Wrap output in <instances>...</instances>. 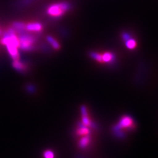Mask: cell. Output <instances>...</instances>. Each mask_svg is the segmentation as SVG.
<instances>
[{
    "instance_id": "cell-1",
    "label": "cell",
    "mask_w": 158,
    "mask_h": 158,
    "mask_svg": "<svg viewBox=\"0 0 158 158\" xmlns=\"http://www.w3.org/2000/svg\"><path fill=\"white\" fill-rule=\"evenodd\" d=\"M19 48L23 51H32L34 48V44L36 42V38L27 32L19 35Z\"/></svg>"
},
{
    "instance_id": "cell-2",
    "label": "cell",
    "mask_w": 158,
    "mask_h": 158,
    "mask_svg": "<svg viewBox=\"0 0 158 158\" xmlns=\"http://www.w3.org/2000/svg\"><path fill=\"white\" fill-rule=\"evenodd\" d=\"M71 8V5L67 2H60L53 4L47 9V13L53 17L63 16Z\"/></svg>"
},
{
    "instance_id": "cell-3",
    "label": "cell",
    "mask_w": 158,
    "mask_h": 158,
    "mask_svg": "<svg viewBox=\"0 0 158 158\" xmlns=\"http://www.w3.org/2000/svg\"><path fill=\"white\" fill-rule=\"evenodd\" d=\"M6 46L7 48L8 53H9L13 60H18V59H19L20 55L17 48L12 45H7Z\"/></svg>"
},
{
    "instance_id": "cell-4",
    "label": "cell",
    "mask_w": 158,
    "mask_h": 158,
    "mask_svg": "<svg viewBox=\"0 0 158 158\" xmlns=\"http://www.w3.org/2000/svg\"><path fill=\"white\" fill-rule=\"evenodd\" d=\"M42 25L40 23H31L26 24L27 31L38 32L42 31Z\"/></svg>"
},
{
    "instance_id": "cell-5",
    "label": "cell",
    "mask_w": 158,
    "mask_h": 158,
    "mask_svg": "<svg viewBox=\"0 0 158 158\" xmlns=\"http://www.w3.org/2000/svg\"><path fill=\"white\" fill-rule=\"evenodd\" d=\"M12 65L17 71L19 72H24V71L27 70V68L25 64L22 63L19 59H18V60H13Z\"/></svg>"
},
{
    "instance_id": "cell-6",
    "label": "cell",
    "mask_w": 158,
    "mask_h": 158,
    "mask_svg": "<svg viewBox=\"0 0 158 158\" xmlns=\"http://www.w3.org/2000/svg\"><path fill=\"white\" fill-rule=\"evenodd\" d=\"M115 58V55L110 52H106L102 55V61L103 62L110 63L114 60Z\"/></svg>"
},
{
    "instance_id": "cell-7",
    "label": "cell",
    "mask_w": 158,
    "mask_h": 158,
    "mask_svg": "<svg viewBox=\"0 0 158 158\" xmlns=\"http://www.w3.org/2000/svg\"><path fill=\"white\" fill-rule=\"evenodd\" d=\"M47 40L49 43V44L53 47V49H56V50H58V49H60V45H59V42L56 40V39H54L53 37L48 36H47Z\"/></svg>"
},
{
    "instance_id": "cell-8",
    "label": "cell",
    "mask_w": 158,
    "mask_h": 158,
    "mask_svg": "<svg viewBox=\"0 0 158 158\" xmlns=\"http://www.w3.org/2000/svg\"><path fill=\"white\" fill-rule=\"evenodd\" d=\"M125 44L126 46L128 49H135L136 47V42L135 40L132 39V38H129L127 40V41H125Z\"/></svg>"
},
{
    "instance_id": "cell-9",
    "label": "cell",
    "mask_w": 158,
    "mask_h": 158,
    "mask_svg": "<svg viewBox=\"0 0 158 158\" xmlns=\"http://www.w3.org/2000/svg\"><path fill=\"white\" fill-rule=\"evenodd\" d=\"M90 57L96 60V61L103 63L102 61V55L100 53H99L98 52H92L90 53Z\"/></svg>"
},
{
    "instance_id": "cell-10",
    "label": "cell",
    "mask_w": 158,
    "mask_h": 158,
    "mask_svg": "<svg viewBox=\"0 0 158 158\" xmlns=\"http://www.w3.org/2000/svg\"><path fill=\"white\" fill-rule=\"evenodd\" d=\"M122 38L123 39V40H124L125 42L127 41V40H128L129 38H131V36L128 34V33H123V35H122Z\"/></svg>"
},
{
    "instance_id": "cell-11",
    "label": "cell",
    "mask_w": 158,
    "mask_h": 158,
    "mask_svg": "<svg viewBox=\"0 0 158 158\" xmlns=\"http://www.w3.org/2000/svg\"><path fill=\"white\" fill-rule=\"evenodd\" d=\"M45 157L46 158H53V155L52 154V153L50 152H47L45 154Z\"/></svg>"
},
{
    "instance_id": "cell-12",
    "label": "cell",
    "mask_w": 158,
    "mask_h": 158,
    "mask_svg": "<svg viewBox=\"0 0 158 158\" xmlns=\"http://www.w3.org/2000/svg\"><path fill=\"white\" fill-rule=\"evenodd\" d=\"M1 34H2V31H1V30H0V35H1Z\"/></svg>"
}]
</instances>
